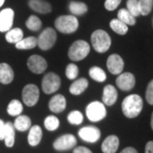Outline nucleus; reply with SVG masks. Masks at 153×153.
Instances as JSON below:
<instances>
[{"label":"nucleus","mask_w":153,"mask_h":153,"mask_svg":"<svg viewBox=\"0 0 153 153\" xmlns=\"http://www.w3.org/2000/svg\"><path fill=\"white\" fill-rule=\"evenodd\" d=\"M15 127L10 122L5 123V132H4V142L7 147H12L15 144Z\"/></svg>","instance_id":"obj_23"},{"label":"nucleus","mask_w":153,"mask_h":153,"mask_svg":"<svg viewBox=\"0 0 153 153\" xmlns=\"http://www.w3.org/2000/svg\"><path fill=\"white\" fill-rule=\"evenodd\" d=\"M119 147V139L116 135H110L105 139L101 145L103 153H116Z\"/></svg>","instance_id":"obj_16"},{"label":"nucleus","mask_w":153,"mask_h":153,"mask_svg":"<svg viewBox=\"0 0 153 153\" xmlns=\"http://www.w3.org/2000/svg\"><path fill=\"white\" fill-rule=\"evenodd\" d=\"M151 126H152V128L153 130V112L152 115V118H151Z\"/></svg>","instance_id":"obj_43"},{"label":"nucleus","mask_w":153,"mask_h":153,"mask_svg":"<svg viewBox=\"0 0 153 153\" xmlns=\"http://www.w3.org/2000/svg\"><path fill=\"white\" fill-rule=\"evenodd\" d=\"M86 115L88 120L96 123L103 120L106 116V109L102 102L93 101L86 107Z\"/></svg>","instance_id":"obj_5"},{"label":"nucleus","mask_w":153,"mask_h":153,"mask_svg":"<svg viewBox=\"0 0 153 153\" xmlns=\"http://www.w3.org/2000/svg\"><path fill=\"white\" fill-rule=\"evenodd\" d=\"M39 99V89L34 84L26 85L22 90V100L27 106H33L38 103Z\"/></svg>","instance_id":"obj_8"},{"label":"nucleus","mask_w":153,"mask_h":153,"mask_svg":"<svg viewBox=\"0 0 153 153\" xmlns=\"http://www.w3.org/2000/svg\"><path fill=\"white\" fill-rule=\"evenodd\" d=\"M117 19L123 22L127 26H134L136 23L135 17L133 16L127 10V9H121L117 13Z\"/></svg>","instance_id":"obj_27"},{"label":"nucleus","mask_w":153,"mask_h":153,"mask_svg":"<svg viewBox=\"0 0 153 153\" xmlns=\"http://www.w3.org/2000/svg\"><path fill=\"white\" fill-rule=\"evenodd\" d=\"M69 10L75 16H82L87 13L88 6L86 4L78 1H71L69 4Z\"/></svg>","instance_id":"obj_25"},{"label":"nucleus","mask_w":153,"mask_h":153,"mask_svg":"<svg viewBox=\"0 0 153 153\" xmlns=\"http://www.w3.org/2000/svg\"><path fill=\"white\" fill-rule=\"evenodd\" d=\"M88 86V81L86 78H79L71 83L69 91L73 95H79L85 91Z\"/></svg>","instance_id":"obj_21"},{"label":"nucleus","mask_w":153,"mask_h":153,"mask_svg":"<svg viewBox=\"0 0 153 153\" xmlns=\"http://www.w3.org/2000/svg\"><path fill=\"white\" fill-rule=\"evenodd\" d=\"M27 27L33 31V32H38L42 27V22L41 20L36 16H31L26 22Z\"/></svg>","instance_id":"obj_31"},{"label":"nucleus","mask_w":153,"mask_h":153,"mask_svg":"<svg viewBox=\"0 0 153 153\" xmlns=\"http://www.w3.org/2000/svg\"><path fill=\"white\" fill-rule=\"evenodd\" d=\"M43 136V132L40 126L34 125L30 128L27 140L31 146H36L40 143Z\"/></svg>","instance_id":"obj_19"},{"label":"nucleus","mask_w":153,"mask_h":153,"mask_svg":"<svg viewBox=\"0 0 153 153\" xmlns=\"http://www.w3.org/2000/svg\"><path fill=\"white\" fill-rule=\"evenodd\" d=\"M76 145V139L73 134H67L57 138L53 146L57 151H68L74 148Z\"/></svg>","instance_id":"obj_9"},{"label":"nucleus","mask_w":153,"mask_h":153,"mask_svg":"<svg viewBox=\"0 0 153 153\" xmlns=\"http://www.w3.org/2000/svg\"><path fill=\"white\" fill-rule=\"evenodd\" d=\"M60 76L54 72H49L44 76L42 80V88L47 94L55 93L60 87Z\"/></svg>","instance_id":"obj_7"},{"label":"nucleus","mask_w":153,"mask_h":153,"mask_svg":"<svg viewBox=\"0 0 153 153\" xmlns=\"http://www.w3.org/2000/svg\"><path fill=\"white\" fill-rule=\"evenodd\" d=\"M67 120L72 125H79L83 121V115L79 111H72L67 116Z\"/></svg>","instance_id":"obj_33"},{"label":"nucleus","mask_w":153,"mask_h":153,"mask_svg":"<svg viewBox=\"0 0 153 153\" xmlns=\"http://www.w3.org/2000/svg\"><path fill=\"white\" fill-rule=\"evenodd\" d=\"M15 13L10 8L4 9L0 12V32L7 33L13 26Z\"/></svg>","instance_id":"obj_12"},{"label":"nucleus","mask_w":153,"mask_h":153,"mask_svg":"<svg viewBox=\"0 0 153 153\" xmlns=\"http://www.w3.org/2000/svg\"><path fill=\"white\" fill-rule=\"evenodd\" d=\"M28 4L33 11L39 14H48L52 10L50 4L44 0H30Z\"/></svg>","instance_id":"obj_18"},{"label":"nucleus","mask_w":153,"mask_h":153,"mask_svg":"<svg viewBox=\"0 0 153 153\" xmlns=\"http://www.w3.org/2000/svg\"><path fill=\"white\" fill-rule=\"evenodd\" d=\"M4 1H5V0H0V7L3 6V4H4Z\"/></svg>","instance_id":"obj_44"},{"label":"nucleus","mask_w":153,"mask_h":153,"mask_svg":"<svg viewBox=\"0 0 153 153\" xmlns=\"http://www.w3.org/2000/svg\"><path fill=\"white\" fill-rule=\"evenodd\" d=\"M110 27L115 33L119 35H125L128 33V27L123 22L119 21L118 19H113L110 22Z\"/></svg>","instance_id":"obj_30"},{"label":"nucleus","mask_w":153,"mask_h":153,"mask_svg":"<svg viewBox=\"0 0 153 153\" xmlns=\"http://www.w3.org/2000/svg\"><path fill=\"white\" fill-rule=\"evenodd\" d=\"M117 86L123 91H129L135 85V77L130 72L121 73L116 80Z\"/></svg>","instance_id":"obj_14"},{"label":"nucleus","mask_w":153,"mask_h":153,"mask_svg":"<svg viewBox=\"0 0 153 153\" xmlns=\"http://www.w3.org/2000/svg\"><path fill=\"white\" fill-rule=\"evenodd\" d=\"M146 153H153V141L151 140L146 144V150H145Z\"/></svg>","instance_id":"obj_41"},{"label":"nucleus","mask_w":153,"mask_h":153,"mask_svg":"<svg viewBox=\"0 0 153 153\" xmlns=\"http://www.w3.org/2000/svg\"><path fill=\"white\" fill-rule=\"evenodd\" d=\"M66 76L70 80L76 79V76H78V67L76 65L71 63L67 65L66 68Z\"/></svg>","instance_id":"obj_36"},{"label":"nucleus","mask_w":153,"mask_h":153,"mask_svg":"<svg viewBox=\"0 0 153 153\" xmlns=\"http://www.w3.org/2000/svg\"><path fill=\"white\" fill-rule=\"evenodd\" d=\"M73 153H93L88 148L84 146H77L73 150Z\"/></svg>","instance_id":"obj_39"},{"label":"nucleus","mask_w":153,"mask_h":153,"mask_svg":"<svg viewBox=\"0 0 153 153\" xmlns=\"http://www.w3.org/2000/svg\"><path fill=\"white\" fill-rule=\"evenodd\" d=\"M23 36H24V33L21 28H13L7 32L5 39L10 44H16L23 39Z\"/></svg>","instance_id":"obj_24"},{"label":"nucleus","mask_w":153,"mask_h":153,"mask_svg":"<svg viewBox=\"0 0 153 153\" xmlns=\"http://www.w3.org/2000/svg\"><path fill=\"white\" fill-rule=\"evenodd\" d=\"M140 15L147 16L153 8V0H139Z\"/></svg>","instance_id":"obj_35"},{"label":"nucleus","mask_w":153,"mask_h":153,"mask_svg":"<svg viewBox=\"0 0 153 153\" xmlns=\"http://www.w3.org/2000/svg\"><path fill=\"white\" fill-rule=\"evenodd\" d=\"M38 39V46L42 50H49L55 45L57 35L55 29L48 27L44 29L39 35Z\"/></svg>","instance_id":"obj_6"},{"label":"nucleus","mask_w":153,"mask_h":153,"mask_svg":"<svg viewBox=\"0 0 153 153\" xmlns=\"http://www.w3.org/2000/svg\"><path fill=\"white\" fill-rule=\"evenodd\" d=\"M143 108L142 98L138 94H130L127 96L122 103V111L128 118H134L141 112Z\"/></svg>","instance_id":"obj_1"},{"label":"nucleus","mask_w":153,"mask_h":153,"mask_svg":"<svg viewBox=\"0 0 153 153\" xmlns=\"http://www.w3.org/2000/svg\"><path fill=\"white\" fill-rule=\"evenodd\" d=\"M117 100V91L116 88L111 84L106 85L104 88L103 95H102L103 104L111 106L116 103Z\"/></svg>","instance_id":"obj_17"},{"label":"nucleus","mask_w":153,"mask_h":153,"mask_svg":"<svg viewBox=\"0 0 153 153\" xmlns=\"http://www.w3.org/2000/svg\"><path fill=\"white\" fill-rule=\"evenodd\" d=\"M90 51V46L84 40H76L68 50V57L73 61H80L86 58Z\"/></svg>","instance_id":"obj_4"},{"label":"nucleus","mask_w":153,"mask_h":153,"mask_svg":"<svg viewBox=\"0 0 153 153\" xmlns=\"http://www.w3.org/2000/svg\"><path fill=\"white\" fill-rule=\"evenodd\" d=\"M88 74L90 77L99 82H102L105 81L106 79V74L104 71V70H102L100 67L99 66H93L89 69L88 71Z\"/></svg>","instance_id":"obj_29"},{"label":"nucleus","mask_w":153,"mask_h":153,"mask_svg":"<svg viewBox=\"0 0 153 153\" xmlns=\"http://www.w3.org/2000/svg\"><path fill=\"white\" fill-rule=\"evenodd\" d=\"M13 125L18 131H27L32 127V121H31V118L27 116L20 115L16 118Z\"/></svg>","instance_id":"obj_22"},{"label":"nucleus","mask_w":153,"mask_h":153,"mask_svg":"<svg viewBox=\"0 0 153 153\" xmlns=\"http://www.w3.org/2000/svg\"><path fill=\"white\" fill-rule=\"evenodd\" d=\"M47 61L44 57L38 55L30 56L27 60V67L35 74H41L47 69Z\"/></svg>","instance_id":"obj_10"},{"label":"nucleus","mask_w":153,"mask_h":153,"mask_svg":"<svg viewBox=\"0 0 153 153\" xmlns=\"http://www.w3.org/2000/svg\"><path fill=\"white\" fill-rule=\"evenodd\" d=\"M14 79V71L11 66L6 63L0 64V82L9 84Z\"/></svg>","instance_id":"obj_20"},{"label":"nucleus","mask_w":153,"mask_h":153,"mask_svg":"<svg viewBox=\"0 0 153 153\" xmlns=\"http://www.w3.org/2000/svg\"><path fill=\"white\" fill-rule=\"evenodd\" d=\"M122 0H105V8L109 11L115 10L119 4Z\"/></svg>","instance_id":"obj_37"},{"label":"nucleus","mask_w":153,"mask_h":153,"mask_svg":"<svg viewBox=\"0 0 153 153\" xmlns=\"http://www.w3.org/2000/svg\"><path fill=\"white\" fill-rule=\"evenodd\" d=\"M38 46V39L35 37H28L23 38L19 43L16 44L18 49H32Z\"/></svg>","instance_id":"obj_28"},{"label":"nucleus","mask_w":153,"mask_h":153,"mask_svg":"<svg viewBox=\"0 0 153 153\" xmlns=\"http://www.w3.org/2000/svg\"><path fill=\"white\" fill-rule=\"evenodd\" d=\"M78 21L74 16H60L55 22L56 29L62 33L70 34L76 32L78 28Z\"/></svg>","instance_id":"obj_3"},{"label":"nucleus","mask_w":153,"mask_h":153,"mask_svg":"<svg viewBox=\"0 0 153 153\" xmlns=\"http://www.w3.org/2000/svg\"><path fill=\"white\" fill-rule=\"evenodd\" d=\"M146 98L149 104L153 105V79L148 84L146 92Z\"/></svg>","instance_id":"obj_38"},{"label":"nucleus","mask_w":153,"mask_h":153,"mask_svg":"<svg viewBox=\"0 0 153 153\" xmlns=\"http://www.w3.org/2000/svg\"><path fill=\"white\" fill-rule=\"evenodd\" d=\"M91 44L94 50L101 54L110 49L111 39L106 32L103 30H96L91 35Z\"/></svg>","instance_id":"obj_2"},{"label":"nucleus","mask_w":153,"mask_h":153,"mask_svg":"<svg viewBox=\"0 0 153 153\" xmlns=\"http://www.w3.org/2000/svg\"><path fill=\"white\" fill-rule=\"evenodd\" d=\"M127 10L133 16H140V6H139V0H128Z\"/></svg>","instance_id":"obj_34"},{"label":"nucleus","mask_w":153,"mask_h":153,"mask_svg":"<svg viewBox=\"0 0 153 153\" xmlns=\"http://www.w3.org/2000/svg\"><path fill=\"white\" fill-rule=\"evenodd\" d=\"M60 126V121L55 116H49L44 120V127L49 131H55Z\"/></svg>","instance_id":"obj_32"},{"label":"nucleus","mask_w":153,"mask_h":153,"mask_svg":"<svg viewBox=\"0 0 153 153\" xmlns=\"http://www.w3.org/2000/svg\"><path fill=\"white\" fill-rule=\"evenodd\" d=\"M152 24H153V20H152Z\"/></svg>","instance_id":"obj_45"},{"label":"nucleus","mask_w":153,"mask_h":153,"mask_svg":"<svg viewBox=\"0 0 153 153\" xmlns=\"http://www.w3.org/2000/svg\"><path fill=\"white\" fill-rule=\"evenodd\" d=\"M78 135L86 142L94 143L100 138V130L94 126H86L79 129Z\"/></svg>","instance_id":"obj_11"},{"label":"nucleus","mask_w":153,"mask_h":153,"mask_svg":"<svg viewBox=\"0 0 153 153\" xmlns=\"http://www.w3.org/2000/svg\"><path fill=\"white\" fill-rule=\"evenodd\" d=\"M23 111V105L18 100H13L10 102L7 107V112L12 117H18Z\"/></svg>","instance_id":"obj_26"},{"label":"nucleus","mask_w":153,"mask_h":153,"mask_svg":"<svg viewBox=\"0 0 153 153\" xmlns=\"http://www.w3.org/2000/svg\"><path fill=\"white\" fill-rule=\"evenodd\" d=\"M120 153H138V152L134 147H126Z\"/></svg>","instance_id":"obj_42"},{"label":"nucleus","mask_w":153,"mask_h":153,"mask_svg":"<svg viewBox=\"0 0 153 153\" xmlns=\"http://www.w3.org/2000/svg\"><path fill=\"white\" fill-rule=\"evenodd\" d=\"M106 66L108 71L113 75L121 74L124 67V62L120 55L113 54L111 55L106 61Z\"/></svg>","instance_id":"obj_13"},{"label":"nucleus","mask_w":153,"mask_h":153,"mask_svg":"<svg viewBox=\"0 0 153 153\" xmlns=\"http://www.w3.org/2000/svg\"><path fill=\"white\" fill-rule=\"evenodd\" d=\"M66 107V98L62 94H55L49 102V110L54 113H60Z\"/></svg>","instance_id":"obj_15"},{"label":"nucleus","mask_w":153,"mask_h":153,"mask_svg":"<svg viewBox=\"0 0 153 153\" xmlns=\"http://www.w3.org/2000/svg\"><path fill=\"white\" fill-rule=\"evenodd\" d=\"M4 132H5V123L0 119V140L4 139Z\"/></svg>","instance_id":"obj_40"}]
</instances>
